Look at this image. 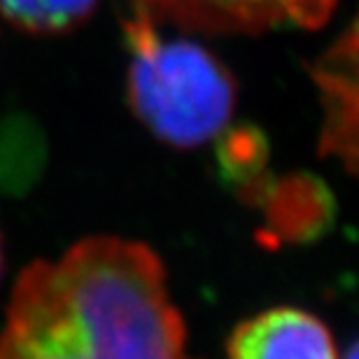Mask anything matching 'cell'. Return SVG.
Wrapping results in <instances>:
<instances>
[{"label": "cell", "instance_id": "obj_1", "mask_svg": "<svg viewBox=\"0 0 359 359\" xmlns=\"http://www.w3.org/2000/svg\"><path fill=\"white\" fill-rule=\"evenodd\" d=\"M0 359H196L147 243L91 236L21 273L0 329Z\"/></svg>", "mask_w": 359, "mask_h": 359}, {"label": "cell", "instance_id": "obj_2", "mask_svg": "<svg viewBox=\"0 0 359 359\" xmlns=\"http://www.w3.org/2000/svg\"><path fill=\"white\" fill-rule=\"evenodd\" d=\"M126 40L128 103L140 124L175 149L217 138L236 105V82L217 56L196 42L161 38L142 10L126 24Z\"/></svg>", "mask_w": 359, "mask_h": 359}, {"label": "cell", "instance_id": "obj_3", "mask_svg": "<svg viewBox=\"0 0 359 359\" xmlns=\"http://www.w3.org/2000/svg\"><path fill=\"white\" fill-rule=\"evenodd\" d=\"M135 10L187 31L259 33L278 26L318 28L336 0H133Z\"/></svg>", "mask_w": 359, "mask_h": 359}, {"label": "cell", "instance_id": "obj_4", "mask_svg": "<svg viewBox=\"0 0 359 359\" xmlns=\"http://www.w3.org/2000/svg\"><path fill=\"white\" fill-rule=\"evenodd\" d=\"M226 359H341V353L325 320L297 306H276L233 327Z\"/></svg>", "mask_w": 359, "mask_h": 359}, {"label": "cell", "instance_id": "obj_5", "mask_svg": "<svg viewBox=\"0 0 359 359\" xmlns=\"http://www.w3.org/2000/svg\"><path fill=\"white\" fill-rule=\"evenodd\" d=\"M315 80L322 91L325 128H322V152L336 154L355 166V124H357V84H355V31L336 42L315 68Z\"/></svg>", "mask_w": 359, "mask_h": 359}, {"label": "cell", "instance_id": "obj_6", "mask_svg": "<svg viewBox=\"0 0 359 359\" xmlns=\"http://www.w3.org/2000/svg\"><path fill=\"white\" fill-rule=\"evenodd\" d=\"M257 201H264L269 226L278 238H313L332 219L334 201L327 187L308 175H294L278 182L266 180Z\"/></svg>", "mask_w": 359, "mask_h": 359}, {"label": "cell", "instance_id": "obj_7", "mask_svg": "<svg viewBox=\"0 0 359 359\" xmlns=\"http://www.w3.org/2000/svg\"><path fill=\"white\" fill-rule=\"evenodd\" d=\"M219 163L226 180L248 194V198H257L264 180V166L269 161L266 138L252 126L224 128L219 135Z\"/></svg>", "mask_w": 359, "mask_h": 359}, {"label": "cell", "instance_id": "obj_8", "mask_svg": "<svg viewBox=\"0 0 359 359\" xmlns=\"http://www.w3.org/2000/svg\"><path fill=\"white\" fill-rule=\"evenodd\" d=\"M96 0H0L7 21L28 33H63L84 21Z\"/></svg>", "mask_w": 359, "mask_h": 359}, {"label": "cell", "instance_id": "obj_9", "mask_svg": "<svg viewBox=\"0 0 359 359\" xmlns=\"http://www.w3.org/2000/svg\"><path fill=\"white\" fill-rule=\"evenodd\" d=\"M5 273V250H3V238H0V280H3Z\"/></svg>", "mask_w": 359, "mask_h": 359}, {"label": "cell", "instance_id": "obj_10", "mask_svg": "<svg viewBox=\"0 0 359 359\" xmlns=\"http://www.w3.org/2000/svg\"><path fill=\"white\" fill-rule=\"evenodd\" d=\"M341 359H357V346H350V348H348V353L343 355Z\"/></svg>", "mask_w": 359, "mask_h": 359}]
</instances>
